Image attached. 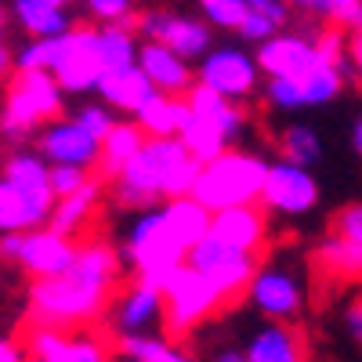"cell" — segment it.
Segmentation results:
<instances>
[{
	"mask_svg": "<svg viewBox=\"0 0 362 362\" xmlns=\"http://www.w3.org/2000/svg\"><path fill=\"white\" fill-rule=\"evenodd\" d=\"M247 362H308V337L293 322H264L247 341Z\"/></svg>",
	"mask_w": 362,
	"mask_h": 362,
	"instance_id": "cell-22",
	"label": "cell"
},
{
	"mask_svg": "<svg viewBox=\"0 0 362 362\" xmlns=\"http://www.w3.org/2000/svg\"><path fill=\"white\" fill-rule=\"evenodd\" d=\"M189 156L192 153L181 145V138H148L141 145V153L127 163V170L119 174L116 181H109L112 203L131 210V214H138V210H145V206L163 203L170 174Z\"/></svg>",
	"mask_w": 362,
	"mask_h": 362,
	"instance_id": "cell-4",
	"label": "cell"
},
{
	"mask_svg": "<svg viewBox=\"0 0 362 362\" xmlns=\"http://www.w3.org/2000/svg\"><path fill=\"white\" fill-rule=\"evenodd\" d=\"M334 232L348 235V239H358L362 243V199L355 203H344L337 214H334Z\"/></svg>",
	"mask_w": 362,
	"mask_h": 362,
	"instance_id": "cell-40",
	"label": "cell"
},
{
	"mask_svg": "<svg viewBox=\"0 0 362 362\" xmlns=\"http://www.w3.org/2000/svg\"><path fill=\"white\" fill-rule=\"evenodd\" d=\"M37 153L47 163H69V167L98 170L102 141L90 134L76 116H58V119H51L47 127L37 131Z\"/></svg>",
	"mask_w": 362,
	"mask_h": 362,
	"instance_id": "cell-15",
	"label": "cell"
},
{
	"mask_svg": "<svg viewBox=\"0 0 362 362\" xmlns=\"http://www.w3.org/2000/svg\"><path fill=\"white\" fill-rule=\"evenodd\" d=\"M0 254L18 272H25L29 279H54V276H69L73 272L80 243L73 235L58 232L54 225H40L29 232H4Z\"/></svg>",
	"mask_w": 362,
	"mask_h": 362,
	"instance_id": "cell-7",
	"label": "cell"
},
{
	"mask_svg": "<svg viewBox=\"0 0 362 362\" xmlns=\"http://www.w3.org/2000/svg\"><path fill=\"white\" fill-rule=\"evenodd\" d=\"M196 76L199 83L214 87L218 95L232 98V102H247L254 95H261V66H257V54L235 47V44H221V47H210L199 62H196Z\"/></svg>",
	"mask_w": 362,
	"mask_h": 362,
	"instance_id": "cell-10",
	"label": "cell"
},
{
	"mask_svg": "<svg viewBox=\"0 0 362 362\" xmlns=\"http://www.w3.org/2000/svg\"><path fill=\"white\" fill-rule=\"evenodd\" d=\"M33 358L51 362H109V344L95 334H66L58 326H29L25 337Z\"/></svg>",
	"mask_w": 362,
	"mask_h": 362,
	"instance_id": "cell-18",
	"label": "cell"
},
{
	"mask_svg": "<svg viewBox=\"0 0 362 362\" xmlns=\"http://www.w3.org/2000/svg\"><path fill=\"white\" fill-rule=\"evenodd\" d=\"M138 66L148 73V80L156 83V90L163 95H174V98H185L189 90L196 87V69L185 54H177L174 47L160 44V40H141V51H138Z\"/></svg>",
	"mask_w": 362,
	"mask_h": 362,
	"instance_id": "cell-19",
	"label": "cell"
},
{
	"mask_svg": "<svg viewBox=\"0 0 362 362\" xmlns=\"http://www.w3.org/2000/svg\"><path fill=\"white\" fill-rule=\"evenodd\" d=\"M95 95H98V102L112 105L119 116L138 119V112L153 102L160 90H156L153 80H148V73L134 62V66H124V69H109V73L98 80Z\"/></svg>",
	"mask_w": 362,
	"mask_h": 362,
	"instance_id": "cell-20",
	"label": "cell"
},
{
	"mask_svg": "<svg viewBox=\"0 0 362 362\" xmlns=\"http://www.w3.org/2000/svg\"><path fill=\"white\" fill-rule=\"evenodd\" d=\"M210 362H247V348H232V344L228 348H218Z\"/></svg>",
	"mask_w": 362,
	"mask_h": 362,
	"instance_id": "cell-44",
	"label": "cell"
},
{
	"mask_svg": "<svg viewBox=\"0 0 362 362\" xmlns=\"http://www.w3.org/2000/svg\"><path fill=\"white\" fill-rule=\"evenodd\" d=\"M181 145L189 148V153L199 160V163H210V160H218L221 153H228L232 148V141L210 124V119H203V116H196L192 109H189V119H185V127H181Z\"/></svg>",
	"mask_w": 362,
	"mask_h": 362,
	"instance_id": "cell-32",
	"label": "cell"
},
{
	"mask_svg": "<svg viewBox=\"0 0 362 362\" xmlns=\"http://www.w3.org/2000/svg\"><path fill=\"white\" fill-rule=\"evenodd\" d=\"M54 4H66V8H69V4H73V0H54Z\"/></svg>",
	"mask_w": 362,
	"mask_h": 362,
	"instance_id": "cell-46",
	"label": "cell"
},
{
	"mask_svg": "<svg viewBox=\"0 0 362 362\" xmlns=\"http://www.w3.org/2000/svg\"><path fill=\"white\" fill-rule=\"evenodd\" d=\"M319 181L312 174V167H300L290 160H272L268 167V181H264V192H261V206L268 214H279V218H300V214H312L319 206Z\"/></svg>",
	"mask_w": 362,
	"mask_h": 362,
	"instance_id": "cell-12",
	"label": "cell"
},
{
	"mask_svg": "<svg viewBox=\"0 0 362 362\" xmlns=\"http://www.w3.org/2000/svg\"><path fill=\"white\" fill-rule=\"evenodd\" d=\"M124 250H116L105 239H87L80 243V254H76V264L69 276L90 283V286H102V290H116L119 276H124Z\"/></svg>",
	"mask_w": 362,
	"mask_h": 362,
	"instance_id": "cell-25",
	"label": "cell"
},
{
	"mask_svg": "<svg viewBox=\"0 0 362 362\" xmlns=\"http://www.w3.org/2000/svg\"><path fill=\"white\" fill-rule=\"evenodd\" d=\"M185 119H189V102L163 95V90L138 112V124L145 127L148 138H177L181 127H185Z\"/></svg>",
	"mask_w": 362,
	"mask_h": 362,
	"instance_id": "cell-29",
	"label": "cell"
},
{
	"mask_svg": "<svg viewBox=\"0 0 362 362\" xmlns=\"http://www.w3.org/2000/svg\"><path fill=\"white\" fill-rule=\"evenodd\" d=\"M214 228V210L203 206L196 196L163 199L156 206H145L134 214V221L124 232V261L134 272H145L153 264L185 261L189 250Z\"/></svg>",
	"mask_w": 362,
	"mask_h": 362,
	"instance_id": "cell-1",
	"label": "cell"
},
{
	"mask_svg": "<svg viewBox=\"0 0 362 362\" xmlns=\"http://www.w3.org/2000/svg\"><path fill=\"white\" fill-rule=\"evenodd\" d=\"M141 40H160L167 47H174L177 54H185L189 62H199V58L214 47V37H210L206 18H192V15H177V11H145L134 22Z\"/></svg>",
	"mask_w": 362,
	"mask_h": 362,
	"instance_id": "cell-14",
	"label": "cell"
},
{
	"mask_svg": "<svg viewBox=\"0 0 362 362\" xmlns=\"http://www.w3.org/2000/svg\"><path fill=\"white\" fill-rule=\"evenodd\" d=\"M276 145H279V156L290 163L312 167V170L322 163V138L312 124H286Z\"/></svg>",
	"mask_w": 362,
	"mask_h": 362,
	"instance_id": "cell-33",
	"label": "cell"
},
{
	"mask_svg": "<svg viewBox=\"0 0 362 362\" xmlns=\"http://www.w3.org/2000/svg\"><path fill=\"white\" fill-rule=\"evenodd\" d=\"M112 290L90 286L76 276H54V279H29L25 286V319L29 326H58V329H80L109 315Z\"/></svg>",
	"mask_w": 362,
	"mask_h": 362,
	"instance_id": "cell-3",
	"label": "cell"
},
{
	"mask_svg": "<svg viewBox=\"0 0 362 362\" xmlns=\"http://www.w3.org/2000/svg\"><path fill=\"white\" fill-rule=\"evenodd\" d=\"M98 47H102V58H105V73L134 66L138 51H141L134 22H105V25H98Z\"/></svg>",
	"mask_w": 362,
	"mask_h": 362,
	"instance_id": "cell-31",
	"label": "cell"
},
{
	"mask_svg": "<svg viewBox=\"0 0 362 362\" xmlns=\"http://www.w3.org/2000/svg\"><path fill=\"white\" fill-rule=\"evenodd\" d=\"M348 69L362 83V29H358V33H348Z\"/></svg>",
	"mask_w": 362,
	"mask_h": 362,
	"instance_id": "cell-42",
	"label": "cell"
},
{
	"mask_svg": "<svg viewBox=\"0 0 362 362\" xmlns=\"http://www.w3.org/2000/svg\"><path fill=\"white\" fill-rule=\"evenodd\" d=\"M58 196L51 189V163L37 148H8L4 170H0V228L29 232L51 225Z\"/></svg>",
	"mask_w": 362,
	"mask_h": 362,
	"instance_id": "cell-2",
	"label": "cell"
},
{
	"mask_svg": "<svg viewBox=\"0 0 362 362\" xmlns=\"http://www.w3.org/2000/svg\"><path fill=\"white\" fill-rule=\"evenodd\" d=\"M225 305H228V300L218 290V283L185 261V268L177 272V279L167 290V319H163V329H167L170 337H189L192 329H199L210 315H218Z\"/></svg>",
	"mask_w": 362,
	"mask_h": 362,
	"instance_id": "cell-8",
	"label": "cell"
},
{
	"mask_svg": "<svg viewBox=\"0 0 362 362\" xmlns=\"http://www.w3.org/2000/svg\"><path fill=\"white\" fill-rule=\"evenodd\" d=\"M109 326L116 329V337H127V334H156L163 329L167 319V293L145 286V283H131L124 293L112 297L109 305Z\"/></svg>",
	"mask_w": 362,
	"mask_h": 362,
	"instance_id": "cell-17",
	"label": "cell"
},
{
	"mask_svg": "<svg viewBox=\"0 0 362 362\" xmlns=\"http://www.w3.org/2000/svg\"><path fill=\"white\" fill-rule=\"evenodd\" d=\"M0 362H33V351H29V344L25 341H18V337H4V344H0Z\"/></svg>",
	"mask_w": 362,
	"mask_h": 362,
	"instance_id": "cell-41",
	"label": "cell"
},
{
	"mask_svg": "<svg viewBox=\"0 0 362 362\" xmlns=\"http://www.w3.org/2000/svg\"><path fill=\"white\" fill-rule=\"evenodd\" d=\"M98 199H102V177H95V181H90V185H83L80 192L58 199L54 214H51V225H54L58 232H66V235L76 239L80 232H87L90 218H95V210H98Z\"/></svg>",
	"mask_w": 362,
	"mask_h": 362,
	"instance_id": "cell-27",
	"label": "cell"
},
{
	"mask_svg": "<svg viewBox=\"0 0 362 362\" xmlns=\"http://www.w3.org/2000/svg\"><path fill=\"white\" fill-rule=\"evenodd\" d=\"M351 148H355V153L362 156V116H358L355 124H351Z\"/></svg>",
	"mask_w": 362,
	"mask_h": 362,
	"instance_id": "cell-45",
	"label": "cell"
},
{
	"mask_svg": "<svg viewBox=\"0 0 362 362\" xmlns=\"http://www.w3.org/2000/svg\"><path fill=\"white\" fill-rule=\"evenodd\" d=\"M116 351L127 362H196V355H189L185 348L170 344L160 334H127L116 337Z\"/></svg>",
	"mask_w": 362,
	"mask_h": 362,
	"instance_id": "cell-30",
	"label": "cell"
},
{
	"mask_svg": "<svg viewBox=\"0 0 362 362\" xmlns=\"http://www.w3.org/2000/svg\"><path fill=\"white\" fill-rule=\"evenodd\" d=\"M185 102H189V109H192L196 116L210 119V124H214L232 145L243 138V131H247V124H250L243 102H232V98L218 95L214 87H206V83H199V80H196V87L185 95Z\"/></svg>",
	"mask_w": 362,
	"mask_h": 362,
	"instance_id": "cell-24",
	"label": "cell"
},
{
	"mask_svg": "<svg viewBox=\"0 0 362 362\" xmlns=\"http://www.w3.org/2000/svg\"><path fill=\"white\" fill-rule=\"evenodd\" d=\"M192 268H199L203 276H210L218 283V290L225 293V300H235V297H247L254 276H257V254H243V250H235L228 247L221 235H203L199 243L189 250L185 257Z\"/></svg>",
	"mask_w": 362,
	"mask_h": 362,
	"instance_id": "cell-11",
	"label": "cell"
},
{
	"mask_svg": "<svg viewBox=\"0 0 362 362\" xmlns=\"http://www.w3.org/2000/svg\"><path fill=\"white\" fill-rule=\"evenodd\" d=\"M344 326H348V334L355 337V344H362V297L348 305V312H344Z\"/></svg>",
	"mask_w": 362,
	"mask_h": 362,
	"instance_id": "cell-43",
	"label": "cell"
},
{
	"mask_svg": "<svg viewBox=\"0 0 362 362\" xmlns=\"http://www.w3.org/2000/svg\"><path fill=\"white\" fill-rule=\"evenodd\" d=\"M279 22L276 18H268V15H261V11H250L247 15V22L243 25H239V40H243V44H264V40H272V37H276L279 33Z\"/></svg>",
	"mask_w": 362,
	"mask_h": 362,
	"instance_id": "cell-39",
	"label": "cell"
},
{
	"mask_svg": "<svg viewBox=\"0 0 362 362\" xmlns=\"http://www.w3.org/2000/svg\"><path fill=\"white\" fill-rule=\"evenodd\" d=\"M199 4V18H206L214 29L225 33H239V25L250 15V0H196Z\"/></svg>",
	"mask_w": 362,
	"mask_h": 362,
	"instance_id": "cell-34",
	"label": "cell"
},
{
	"mask_svg": "<svg viewBox=\"0 0 362 362\" xmlns=\"http://www.w3.org/2000/svg\"><path fill=\"white\" fill-rule=\"evenodd\" d=\"M95 181V174H90L87 167H69V163H51V189L54 196L62 199V196H73L80 192L83 185H90Z\"/></svg>",
	"mask_w": 362,
	"mask_h": 362,
	"instance_id": "cell-36",
	"label": "cell"
},
{
	"mask_svg": "<svg viewBox=\"0 0 362 362\" xmlns=\"http://www.w3.org/2000/svg\"><path fill=\"white\" fill-rule=\"evenodd\" d=\"M73 116H76L80 124H83L90 134H95L98 141H105V138H109V131L119 124V119H116L119 112H116L112 105H105V102H87V105H80Z\"/></svg>",
	"mask_w": 362,
	"mask_h": 362,
	"instance_id": "cell-35",
	"label": "cell"
},
{
	"mask_svg": "<svg viewBox=\"0 0 362 362\" xmlns=\"http://www.w3.org/2000/svg\"><path fill=\"white\" fill-rule=\"evenodd\" d=\"M315 261L337 279H362V243L341 232H326L315 243Z\"/></svg>",
	"mask_w": 362,
	"mask_h": 362,
	"instance_id": "cell-28",
	"label": "cell"
},
{
	"mask_svg": "<svg viewBox=\"0 0 362 362\" xmlns=\"http://www.w3.org/2000/svg\"><path fill=\"white\" fill-rule=\"evenodd\" d=\"M33 362H51V358H33Z\"/></svg>",
	"mask_w": 362,
	"mask_h": 362,
	"instance_id": "cell-47",
	"label": "cell"
},
{
	"mask_svg": "<svg viewBox=\"0 0 362 362\" xmlns=\"http://www.w3.org/2000/svg\"><path fill=\"white\" fill-rule=\"evenodd\" d=\"M66 112V87L58 83L54 73H11L8 90H4V112H0V127H4V141H25L47 127L51 119Z\"/></svg>",
	"mask_w": 362,
	"mask_h": 362,
	"instance_id": "cell-5",
	"label": "cell"
},
{
	"mask_svg": "<svg viewBox=\"0 0 362 362\" xmlns=\"http://www.w3.org/2000/svg\"><path fill=\"white\" fill-rule=\"evenodd\" d=\"M148 141L145 127L138 124V119H119V124L109 131V138L102 141V160H98V177L105 181H116L119 174L127 170V163L141 153V145Z\"/></svg>",
	"mask_w": 362,
	"mask_h": 362,
	"instance_id": "cell-26",
	"label": "cell"
},
{
	"mask_svg": "<svg viewBox=\"0 0 362 362\" xmlns=\"http://www.w3.org/2000/svg\"><path fill=\"white\" fill-rule=\"evenodd\" d=\"M214 235H221L228 247L243 254H261L268 243V210L261 203H239L214 214Z\"/></svg>",
	"mask_w": 362,
	"mask_h": 362,
	"instance_id": "cell-21",
	"label": "cell"
},
{
	"mask_svg": "<svg viewBox=\"0 0 362 362\" xmlns=\"http://www.w3.org/2000/svg\"><path fill=\"white\" fill-rule=\"evenodd\" d=\"M8 15L22 29L25 40H47V37H62L73 29V15L66 4L54 0H8Z\"/></svg>",
	"mask_w": 362,
	"mask_h": 362,
	"instance_id": "cell-23",
	"label": "cell"
},
{
	"mask_svg": "<svg viewBox=\"0 0 362 362\" xmlns=\"http://www.w3.org/2000/svg\"><path fill=\"white\" fill-rule=\"evenodd\" d=\"M247 305L268 322H297L305 312V283L286 264H261L247 290Z\"/></svg>",
	"mask_w": 362,
	"mask_h": 362,
	"instance_id": "cell-13",
	"label": "cell"
},
{
	"mask_svg": "<svg viewBox=\"0 0 362 362\" xmlns=\"http://www.w3.org/2000/svg\"><path fill=\"white\" fill-rule=\"evenodd\" d=\"M80 4L98 25H105V22H131V11H134V0H80Z\"/></svg>",
	"mask_w": 362,
	"mask_h": 362,
	"instance_id": "cell-38",
	"label": "cell"
},
{
	"mask_svg": "<svg viewBox=\"0 0 362 362\" xmlns=\"http://www.w3.org/2000/svg\"><path fill=\"white\" fill-rule=\"evenodd\" d=\"M51 73L66 87V95H95L98 80L105 76L98 25H73L69 33L58 37V54Z\"/></svg>",
	"mask_w": 362,
	"mask_h": 362,
	"instance_id": "cell-9",
	"label": "cell"
},
{
	"mask_svg": "<svg viewBox=\"0 0 362 362\" xmlns=\"http://www.w3.org/2000/svg\"><path fill=\"white\" fill-rule=\"evenodd\" d=\"M257 66L264 76H308L315 66H322V47H319V37H308V33H290V29H279L272 40L257 44Z\"/></svg>",
	"mask_w": 362,
	"mask_h": 362,
	"instance_id": "cell-16",
	"label": "cell"
},
{
	"mask_svg": "<svg viewBox=\"0 0 362 362\" xmlns=\"http://www.w3.org/2000/svg\"><path fill=\"white\" fill-rule=\"evenodd\" d=\"M290 4H293V11H300V15H315V18H326V22L341 25L358 0H290Z\"/></svg>",
	"mask_w": 362,
	"mask_h": 362,
	"instance_id": "cell-37",
	"label": "cell"
},
{
	"mask_svg": "<svg viewBox=\"0 0 362 362\" xmlns=\"http://www.w3.org/2000/svg\"><path fill=\"white\" fill-rule=\"evenodd\" d=\"M268 167H272V160H264L261 153L232 145L228 153H221L218 160L203 163L199 185H196L192 196L203 206L214 210V214L225 210V206H239V203H261Z\"/></svg>",
	"mask_w": 362,
	"mask_h": 362,
	"instance_id": "cell-6",
	"label": "cell"
}]
</instances>
